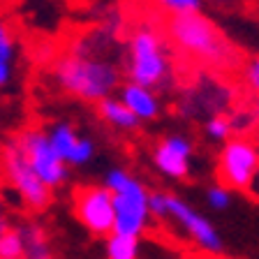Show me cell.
<instances>
[{"label":"cell","mask_w":259,"mask_h":259,"mask_svg":"<svg viewBox=\"0 0 259 259\" xmlns=\"http://www.w3.org/2000/svg\"><path fill=\"white\" fill-rule=\"evenodd\" d=\"M164 30L176 56L194 63L199 70L204 67L232 74L241 65L236 47L199 10L164 16Z\"/></svg>","instance_id":"1"},{"label":"cell","mask_w":259,"mask_h":259,"mask_svg":"<svg viewBox=\"0 0 259 259\" xmlns=\"http://www.w3.org/2000/svg\"><path fill=\"white\" fill-rule=\"evenodd\" d=\"M51 74L63 93L97 104L120 88L123 67L113 56L97 54L81 42H74L67 51L54 58Z\"/></svg>","instance_id":"2"},{"label":"cell","mask_w":259,"mask_h":259,"mask_svg":"<svg viewBox=\"0 0 259 259\" xmlns=\"http://www.w3.org/2000/svg\"><path fill=\"white\" fill-rule=\"evenodd\" d=\"M148 12H146V19L132 21V28L127 30L123 44V74L130 81L160 91L169 86L174 79L176 51L164 30V16L157 19V23H153L148 21Z\"/></svg>","instance_id":"3"},{"label":"cell","mask_w":259,"mask_h":259,"mask_svg":"<svg viewBox=\"0 0 259 259\" xmlns=\"http://www.w3.org/2000/svg\"><path fill=\"white\" fill-rule=\"evenodd\" d=\"M0 178L7 188L14 190L19 201L30 210H44L54 201V190L32 169L16 135L0 146Z\"/></svg>","instance_id":"4"},{"label":"cell","mask_w":259,"mask_h":259,"mask_svg":"<svg viewBox=\"0 0 259 259\" xmlns=\"http://www.w3.org/2000/svg\"><path fill=\"white\" fill-rule=\"evenodd\" d=\"M104 185L113 192V210L116 222L113 232L125 234H141L148 229L153 213H151V192L144 188L141 181H137L125 169H111L104 176Z\"/></svg>","instance_id":"5"},{"label":"cell","mask_w":259,"mask_h":259,"mask_svg":"<svg viewBox=\"0 0 259 259\" xmlns=\"http://www.w3.org/2000/svg\"><path fill=\"white\" fill-rule=\"evenodd\" d=\"M151 213L155 220H171L190 241L206 254L222 252V238L208 218L199 215L190 204L167 192H151Z\"/></svg>","instance_id":"6"},{"label":"cell","mask_w":259,"mask_h":259,"mask_svg":"<svg viewBox=\"0 0 259 259\" xmlns=\"http://www.w3.org/2000/svg\"><path fill=\"white\" fill-rule=\"evenodd\" d=\"M238 97V88L234 86L227 72L215 70H204L197 76L188 93L183 91V100H181V111L188 113L190 118L197 116H218V113H229L234 109Z\"/></svg>","instance_id":"7"},{"label":"cell","mask_w":259,"mask_h":259,"mask_svg":"<svg viewBox=\"0 0 259 259\" xmlns=\"http://www.w3.org/2000/svg\"><path fill=\"white\" fill-rule=\"evenodd\" d=\"M19 144L23 146L32 169L51 190H58L70 178V164L56 153L49 132L42 127H26L16 135Z\"/></svg>","instance_id":"8"},{"label":"cell","mask_w":259,"mask_h":259,"mask_svg":"<svg viewBox=\"0 0 259 259\" xmlns=\"http://www.w3.org/2000/svg\"><path fill=\"white\" fill-rule=\"evenodd\" d=\"M259 169L257 144L245 135L229 137L218 155V178L232 190H245Z\"/></svg>","instance_id":"9"},{"label":"cell","mask_w":259,"mask_h":259,"mask_svg":"<svg viewBox=\"0 0 259 259\" xmlns=\"http://www.w3.org/2000/svg\"><path fill=\"white\" fill-rule=\"evenodd\" d=\"M74 215L93 236H109L113 232L116 210H113V192L107 185H83L76 188Z\"/></svg>","instance_id":"10"},{"label":"cell","mask_w":259,"mask_h":259,"mask_svg":"<svg viewBox=\"0 0 259 259\" xmlns=\"http://www.w3.org/2000/svg\"><path fill=\"white\" fill-rule=\"evenodd\" d=\"M192 144L181 135H169L155 146L153 162L160 174L167 178H185L190 174Z\"/></svg>","instance_id":"11"},{"label":"cell","mask_w":259,"mask_h":259,"mask_svg":"<svg viewBox=\"0 0 259 259\" xmlns=\"http://www.w3.org/2000/svg\"><path fill=\"white\" fill-rule=\"evenodd\" d=\"M118 97L135 111V116L141 120V123H144V120H153L160 116V97H157L155 88L127 79L123 86L118 88Z\"/></svg>","instance_id":"12"},{"label":"cell","mask_w":259,"mask_h":259,"mask_svg":"<svg viewBox=\"0 0 259 259\" xmlns=\"http://www.w3.org/2000/svg\"><path fill=\"white\" fill-rule=\"evenodd\" d=\"M97 113H100V118L107 125H111V127H116V130H125V132H127V130H135L137 125L141 123L135 116V111H132L120 97H113V95H109L97 102Z\"/></svg>","instance_id":"13"},{"label":"cell","mask_w":259,"mask_h":259,"mask_svg":"<svg viewBox=\"0 0 259 259\" xmlns=\"http://www.w3.org/2000/svg\"><path fill=\"white\" fill-rule=\"evenodd\" d=\"M23 238V248H26V257L30 259H47L54 254L51 250V243H49V236L37 222H23L19 227Z\"/></svg>","instance_id":"14"},{"label":"cell","mask_w":259,"mask_h":259,"mask_svg":"<svg viewBox=\"0 0 259 259\" xmlns=\"http://www.w3.org/2000/svg\"><path fill=\"white\" fill-rule=\"evenodd\" d=\"M139 236L125 232H111L104 236V252L111 259H135L139 254Z\"/></svg>","instance_id":"15"},{"label":"cell","mask_w":259,"mask_h":259,"mask_svg":"<svg viewBox=\"0 0 259 259\" xmlns=\"http://www.w3.org/2000/svg\"><path fill=\"white\" fill-rule=\"evenodd\" d=\"M47 132H49V139H51V144H54L56 153H58V155L67 162V155H70L72 148H74V144L79 141V135H76L74 125H70V123H54L51 127L47 130Z\"/></svg>","instance_id":"16"},{"label":"cell","mask_w":259,"mask_h":259,"mask_svg":"<svg viewBox=\"0 0 259 259\" xmlns=\"http://www.w3.org/2000/svg\"><path fill=\"white\" fill-rule=\"evenodd\" d=\"M236 72H238L241 91H245L250 97L259 100V54L250 56L248 60H241Z\"/></svg>","instance_id":"17"},{"label":"cell","mask_w":259,"mask_h":259,"mask_svg":"<svg viewBox=\"0 0 259 259\" xmlns=\"http://www.w3.org/2000/svg\"><path fill=\"white\" fill-rule=\"evenodd\" d=\"M26 257L23 238L19 227H5L0 232V259H19Z\"/></svg>","instance_id":"18"},{"label":"cell","mask_w":259,"mask_h":259,"mask_svg":"<svg viewBox=\"0 0 259 259\" xmlns=\"http://www.w3.org/2000/svg\"><path fill=\"white\" fill-rule=\"evenodd\" d=\"M204 132L210 141H218V144H225L229 137L234 135L232 120H229V113H218V116H210L204 123Z\"/></svg>","instance_id":"19"},{"label":"cell","mask_w":259,"mask_h":259,"mask_svg":"<svg viewBox=\"0 0 259 259\" xmlns=\"http://www.w3.org/2000/svg\"><path fill=\"white\" fill-rule=\"evenodd\" d=\"M148 5L160 10L162 14H183V12L201 10V0H148Z\"/></svg>","instance_id":"20"},{"label":"cell","mask_w":259,"mask_h":259,"mask_svg":"<svg viewBox=\"0 0 259 259\" xmlns=\"http://www.w3.org/2000/svg\"><path fill=\"white\" fill-rule=\"evenodd\" d=\"M95 157V144H93L91 139H83V137H79V141L74 144V148H72V153L67 155V164L70 167H83V164H88V162Z\"/></svg>","instance_id":"21"},{"label":"cell","mask_w":259,"mask_h":259,"mask_svg":"<svg viewBox=\"0 0 259 259\" xmlns=\"http://www.w3.org/2000/svg\"><path fill=\"white\" fill-rule=\"evenodd\" d=\"M206 204L213 210H225L227 206L232 204V188H227L225 183L210 185L206 190Z\"/></svg>","instance_id":"22"},{"label":"cell","mask_w":259,"mask_h":259,"mask_svg":"<svg viewBox=\"0 0 259 259\" xmlns=\"http://www.w3.org/2000/svg\"><path fill=\"white\" fill-rule=\"evenodd\" d=\"M14 54H16L14 35H12V30L7 28V23L0 19V56H3V58L14 60Z\"/></svg>","instance_id":"23"},{"label":"cell","mask_w":259,"mask_h":259,"mask_svg":"<svg viewBox=\"0 0 259 259\" xmlns=\"http://www.w3.org/2000/svg\"><path fill=\"white\" fill-rule=\"evenodd\" d=\"M12 76H14V67H12L10 58H3L0 56V88H5L12 83Z\"/></svg>","instance_id":"24"},{"label":"cell","mask_w":259,"mask_h":259,"mask_svg":"<svg viewBox=\"0 0 259 259\" xmlns=\"http://www.w3.org/2000/svg\"><path fill=\"white\" fill-rule=\"evenodd\" d=\"M210 7H218V10H234V7H243L248 0H201Z\"/></svg>","instance_id":"25"},{"label":"cell","mask_w":259,"mask_h":259,"mask_svg":"<svg viewBox=\"0 0 259 259\" xmlns=\"http://www.w3.org/2000/svg\"><path fill=\"white\" fill-rule=\"evenodd\" d=\"M245 192H250L254 197V199H259V169H257V174L252 176V181H250V185L245 188Z\"/></svg>","instance_id":"26"},{"label":"cell","mask_w":259,"mask_h":259,"mask_svg":"<svg viewBox=\"0 0 259 259\" xmlns=\"http://www.w3.org/2000/svg\"><path fill=\"white\" fill-rule=\"evenodd\" d=\"M5 227H10V225H7L5 210H3V201H0V232H3V229H5Z\"/></svg>","instance_id":"27"},{"label":"cell","mask_w":259,"mask_h":259,"mask_svg":"<svg viewBox=\"0 0 259 259\" xmlns=\"http://www.w3.org/2000/svg\"><path fill=\"white\" fill-rule=\"evenodd\" d=\"M257 151H259V144H257Z\"/></svg>","instance_id":"28"}]
</instances>
